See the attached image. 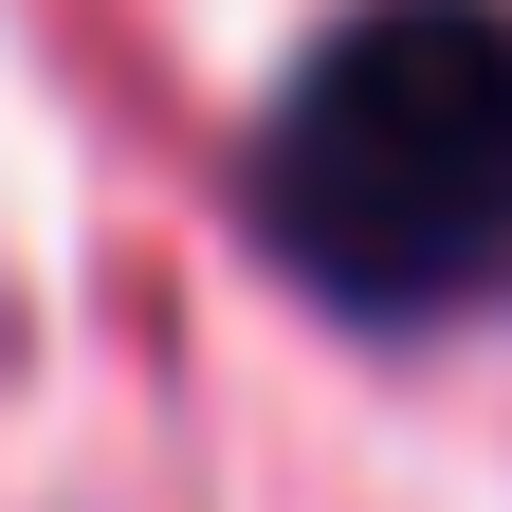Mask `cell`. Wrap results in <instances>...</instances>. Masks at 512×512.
I'll list each match as a JSON object with an SVG mask.
<instances>
[{
	"label": "cell",
	"instance_id": "obj_1",
	"mask_svg": "<svg viewBox=\"0 0 512 512\" xmlns=\"http://www.w3.org/2000/svg\"><path fill=\"white\" fill-rule=\"evenodd\" d=\"M256 238L348 330L494 311L512 293V0H348L256 128Z\"/></svg>",
	"mask_w": 512,
	"mask_h": 512
}]
</instances>
